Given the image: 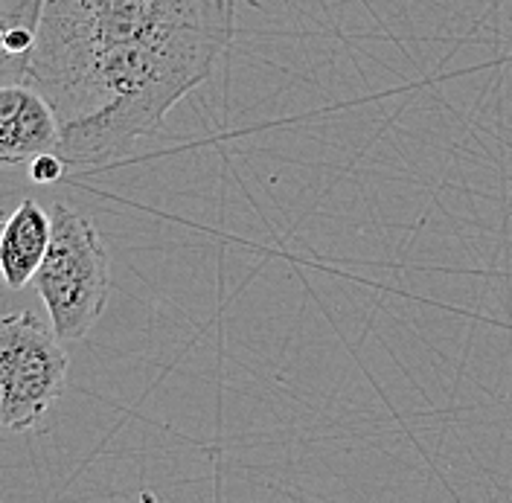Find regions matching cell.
Returning <instances> with one entry per match:
<instances>
[{
  "instance_id": "cell-4",
  "label": "cell",
  "mask_w": 512,
  "mask_h": 503,
  "mask_svg": "<svg viewBox=\"0 0 512 503\" xmlns=\"http://www.w3.org/2000/svg\"><path fill=\"white\" fill-rule=\"evenodd\" d=\"M59 120L53 105L30 82L0 85V166L32 163L59 152Z\"/></svg>"
},
{
  "instance_id": "cell-2",
  "label": "cell",
  "mask_w": 512,
  "mask_h": 503,
  "mask_svg": "<svg viewBox=\"0 0 512 503\" xmlns=\"http://www.w3.org/2000/svg\"><path fill=\"white\" fill-rule=\"evenodd\" d=\"M50 248L35 271V291L62 344L91 335L111 294V262L96 227L76 210L53 204Z\"/></svg>"
},
{
  "instance_id": "cell-7",
  "label": "cell",
  "mask_w": 512,
  "mask_h": 503,
  "mask_svg": "<svg viewBox=\"0 0 512 503\" xmlns=\"http://www.w3.org/2000/svg\"><path fill=\"white\" fill-rule=\"evenodd\" d=\"M64 169H67V163H64L59 152L38 155V158L30 163V175L35 184H53V181H59Z\"/></svg>"
},
{
  "instance_id": "cell-1",
  "label": "cell",
  "mask_w": 512,
  "mask_h": 503,
  "mask_svg": "<svg viewBox=\"0 0 512 503\" xmlns=\"http://www.w3.org/2000/svg\"><path fill=\"white\" fill-rule=\"evenodd\" d=\"M236 35V0H44L27 82L59 120L67 166H99L158 134Z\"/></svg>"
},
{
  "instance_id": "cell-5",
  "label": "cell",
  "mask_w": 512,
  "mask_h": 503,
  "mask_svg": "<svg viewBox=\"0 0 512 503\" xmlns=\"http://www.w3.org/2000/svg\"><path fill=\"white\" fill-rule=\"evenodd\" d=\"M53 236V216L32 198H24L0 230V280L21 291L35 280Z\"/></svg>"
},
{
  "instance_id": "cell-6",
  "label": "cell",
  "mask_w": 512,
  "mask_h": 503,
  "mask_svg": "<svg viewBox=\"0 0 512 503\" xmlns=\"http://www.w3.org/2000/svg\"><path fill=\"white\" fill-rule=\"evenodd\" d=\"M44 0H0V85L27 82Z\"/></svg>"
},
{
  "instance_id": "cell-3",
  "label": "cell",
  "mask_w": 512,
  "mask_h": 503,
  "mask_svg": "<svg viewBox=\"0 0 512 503\" xmlns=\"http://www.w3.org/2000/svg\"><path fill=\"white\" fill-rule=\"evenodd\" d=\"M67 384V352L32 312L0 317V428L27 431Z\"/></svg>"
}]
</instances>
